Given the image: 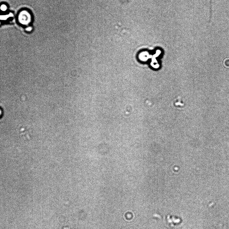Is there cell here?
I'll use <instances>...</instances> for the list:
<instances>
[{"mask_svg":"<svg viewBox=\"0 0 229 229\" xmlns=\"http://www.w3.org/2000/svg\"><path fill=\"white\" fill-rule=\"evenodd\" d=\"M29 15L28 13H22L20 16V22L23 24H26L29 22L30 18Z\"/></svg>","mask_w":229,"mask_h":229,"instance_id":"obj_1","label":"cell"},{"mask_svg":"<svg viewBox=\"0 0 229 229\" xmlns=\"http://www.w3.org/2000/svg\"><path fill=\"white\" fill-rule=\"evenodd\" d=\"M1 9L3 11H6L7 9V7L5 5H2L1 6Z\"/></svg>","mask_w":229,"mask_h":229,"instance_id":"obj_3","label":"cell"},{"mask_svg":"<svg viewBox=\"0 0 229 229\" xmlns=\"http://www.w3.org/2000/svg\"><path fill=\"white\" fill-rule=\"evenodd\" d=\"M32 28L31 27H29L27 28L26 30L27 31H31L32 30Z\"/></svg>","mask_w":229,"mask_h":229,"instance_id":"obj_4","label":"cell"},{"mask_svg":"<svg viewBox=\"0 0 229 229\" xmlns=\"http://www.w3.org/2000/svg\"><path fill=\"white\" fill-rule=\"evenodd\" d=\"M224 66H225L227 68L229 67V58H227L224 60Z\"/></svg>","mask_w":229,"mask_h":229,"instance_id":"obj_2","label":"cell"}]
</instances>
